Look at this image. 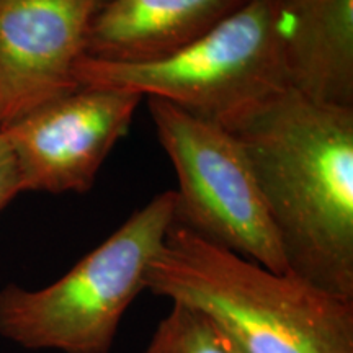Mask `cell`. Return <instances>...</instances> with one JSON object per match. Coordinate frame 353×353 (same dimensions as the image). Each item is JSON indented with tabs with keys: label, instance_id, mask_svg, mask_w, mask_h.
Wrapping results in <instances>:
<instances>
[{
	"label": "cell",
	"instance_id": "cell-1",
	"mask_svg": "<svg viewBox=\"0 0 353 353\" xmlns=\"http://www.w3.org/2000/svg\"><path fill=\"white\" fill-rule=\"evenodd\" d=\"M229 131L250 159L288 272L353 299V108L286 88Z\"/></svg>",
	"mask_w": 353,
	"mask_h": 353
},
{
	"label": "cell",
	"instance_id": "cell-2",
	"mask_svg": "<svg viewBox=\"0 0 353 353\" xmlns=\"http://www.w3.org/2000/svg\"><path fill=\"white\" fill-rule=\"evenodd\" d=\"M144 290L200 309L244 353H353V299L268 270L175 223Z\"/></svg>",
	"mask_w": 353,
	"mask_h": 353
},
{
	"label": "cell",
	"instance_id": "cell-3",
	"mask_svg": "<svg viewBox=\"0 0 353 353\" xmlns=\"http://www.w3.org/2000/svg\"><path fill=\"white\" fill-rule=\"evenodd\" d=\"M174 213V190L159 193L54 283L39 290L3 286L0 335L26 350L112 352Z\"/></svg>",
	"mask_w": 353,
	"mask_h": 353
},
{
	"label": "cell",
	"instance_id": "cell-4",
	"mask_svg": "<svg viewBox=\"0 0 353 353\" xmlns=\"http://www.w3.org/2000/svg\"><path fill=\"white\" fill-rule=\"evenodd\" d=\"M76 77L81 87L154 97L231 130L288 88L280 0H245L196 41L154 63L83 56Z\"/></svg>",
	"mask_w": 353,
	"mask_h": 353
},
{
	"label": "cell",
	"instance_id": "cell-5",
	"mask_svg": "<svg viewBox=\"0 0 353 353\" xmlns=\"http://www.w3.org/2000/svg\"><path fill=\"white\" fill-rule=\"evenodd\" d=\"M159 143L174 165V223L276 273L286 260L241 139L228 128L148 97Z\"/></svg>",
	"mask_w": 353,
	"mask_h": 353
},
{
	"label": "cell",
	"instance_id": "cell-6",
	"mask_svg": "<svg viewBox=\"0 0 353 353\" xmlns=\"http://www.w3.org/2000/svg\"><path fill=\"white\" fill-rule=\"evenodd\" d=\"M143 99L120 88L81 87L0 128L23 192L87 193Z\"/></svg>",
	"mask_w": 353,
	"mask_h": 353
},
{
	"label": "cell",
	"instance_id": "cell-7",
	"mask_svg": "<svg viewBox=\"0 0 353 353\" xmlns=\"http://www.w3.org/2000/svg\"><path fill=\"white\" fill-rule=\"evenodd\" d=\"M105 0H0V128L72 94Z\"/></svg>",
	"mask_w": 353,
	"mask_h": 353
},
{
	"label": "cell",
	"instance_id": "cell-8",
	"mask_svg": "<svg viewBox=\"0 0 353 353\" xmlns=\"http://www.w3.org/2000/svg\"><path fill=\"white\" fill-rule=\"evenodd\" d=\"M245 0H105L87 34L85 57L145 64L183 50Z\"/></svg>",
	"mask_w": 353,
	"mask_h": 353
},
{
	"label": "cell",
	"instance_id": "cell-9",
	"mask_svg": "<svg viewBox=\"0 0 353 353\" xmlns=\"http://www.w3.org/2000/svg\"><path fill=\"white\" fill-rule=\"evenodd\" d=\"M290 90L353 108V0H280Z\"/></svg>",
	"mask_w": 353,
	"mask_h": 353
},
{
	"label": "cell",
	"instance_id": "cell-10",
	"mask_svg": "<svg viewBox=\"0 0 353 353\" xmlns=\"http://www.w3.org/2000/svg\"><path fill=\"white\" fill-rule=\"evenodd\" d=\"M144 353H237V345L200 309L172 303Z\"/></svg>",
	"mask_w": 353,
	"mask_h": 353
},
{
	"label": "cell",
	"instance_id": "cell-11",
	"mask_svg": "<svg viewBox=\"0 0 353 353\" xmlns=\"http://www.w3.org/2000/svg\"><path fill=\"white\" fill-rule=\"evenodd\" d=\"M20 193H23V185L19 164L7 138L0 132V211Z\"/></svg>",
	"mask_w": 353,
	"mask_h": 353
},
{
	"label": "cell",
	"instance_id": "cell-12",
	"mask_svg": "<svg viewBox=\"0 0 353 353\" xmlns=\"http://www.w3.org/2000/svg\"><path fill=\"white\" fill-rule=\"evenodd\" d=\"M234 343H236V342H234ZM236 345H237V343H236ZM237 353H244V352H242L241 348H239V345H237Z\"/></svg>",
	"mask_w": 353,
	"mask_h": 353
}]
</instances>
